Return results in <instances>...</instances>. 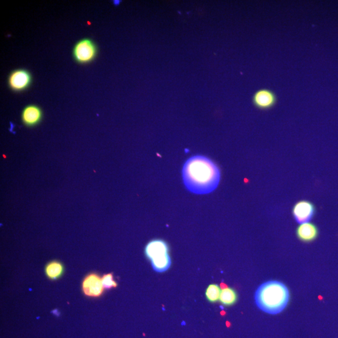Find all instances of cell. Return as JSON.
<instances>
[{
  "label": "cell",
  "mask_w": 338,
  "mask_h": 338,
  "mask_svg": "<svg viewBox=\"0 0 338 338\" xmlns=\"http://www.w3.org/2000/svg\"><path fill=\"white\" fill-rule=\"evenodd\" d=\"M104 290L101 277L96 273H90L83 280V293L88 297L99 298L103 295Z\"/></svg>",
  "instance_id": "4"
},
{
  "label": "cell",
  "mask_w": 338,
  "mask_h": 338,
  "mask_svg": "<svg viewBox=\"0 0 338 338\" xmlns=\"http://www.w3.org/2000/svg\"><path fill=\"white\" fill-rule=\"evenodd\" d=\"M97 52V46L94 41L90 38H84L75 44L73 56L78 63L87 64L95 59Z\"/></svg>",
  "instance_id": "3"
},
{
  "label": "cell",
  "mask_w": 338,
  "mask_h": 338,
  "mask_svg": "<svg viewBox=\"0 0 338 338\" xmlns=\"http://www.w3.org/2000/svg\"><path fill=\"white\" fill-rule=\"evenodd\" d=\"M238 294L233 288H227L223 289L221 291L219 301L223 305L226 306H232L238 301Z\"/></svg>",
  "instance_id": "12"
},
{
  "label": "cell",
  "mask_w": 338,
  "mask_h": 338,
  "mask_svg": "<svg viewBox=\"0 0 338 338\" xmlns=\"http://www.w3.org/2000/svg\"><path fill=\"white\" fill-rule=\"evenodd\" d=\"M318 229L316 225L311 222L301 223L296 230V235L301 241L309 243L318 238Z\"/></svg>",
  "instance_id": "10"
},
{
  "label": "cell",
  "mask_w": 338,
  "mask_h": 338,
  "mask_svg": "<svg viewBox=\"0 0 338 338\" xmlns=\"http://www.w3.org/2000/svg\"><path fill=\"white\" fill-rule=\"evenodd\" d=\"M102 284L104 288L106 290L116 288L118 287V284L115 280L114 279L113 273H108V274H104L101 277Z\"/></svg>",
  "instance_id": "15"
},
{
  "label": "cell",
  "mask_w": 338,
  "mask_h": 338,
  "mask_svg": "<svg viewBox=\"0 0 338 338\" xmlns=\"http://www.w3.org/2000/svg\"><path fill=\"white\" fill-rule=\"evenodd\" d=\"M43 111L39 106L30 105L23 109L22 114V121L27 127H34L38 125L42 120Z\"/></svg>",
  "instance_id": "9"
},
{
  "label": "cell",
  "mask_w": 338,
  "mask_h": 338,
  "mask_svg": "<svg viewBox=\"0 0 338 338\" xmlns=\"http://www.w3.org/2000/svg\"><path fill=\"white\" fill-rule=\"evenodd\" d=\"M290 294L287 286L277 280L262 284L255 293V302L262 311L270 314L281 313L290 301Z\"/></svg>",
  "instance_id": "2"
},
{
  "label": "cell",
  "mask_w": 338,
  "mask_h": 338,
  "mask_svg": "<svg viewBox=\"0 0 338 338\" xmlns=\"http://www.w3.org/2000/svg\"><path fill=\"white\" fill-rule=\"evenodd\" d=\"M316 207L313 203L308 201H299L294 205L293 214L296 222L299 223L309 222L314 217Z\"/></svg>",
  "instance_id": "7"
},
{
  "label": "cell",
  "mask_w": 338,
  "mask_h": 338,
  "mask_svg": "<svg viewBox=\"0 0 338 338\" xmlns=\"http://www.w3.org/2000/svg\"><path fill=\"white\" fill-rule=\"evenodd\" d=\"M183 179L186 189L192 193H211L219 186L220 171L210 158L194 155L187 159L183 166Z\"/></svg>",
  "instance_id": "1"
},
{
  "label": "cell",
  "mask_w": 338,
  "mask_h": 338,
  "mask_svg": "<svg viewBox=\"0 0 338 338\" xmlns=\"http://www.w3.org/2000/svg\"><path fill=\"white\" fill-rule=\"evenodd\" d=\"M32 82L30 73L24 69L12 72L9 77V86L15 92H22L27 89Z\"/></svg>",
  "instance_id": "6"
},
{
  "label": "cell",
  "mask_w": 338,
  "mask_h": 338,
  "mask_svg": "<svg viewBox=\"0 0 338 338\" xmlns=\"http://www.w3.org/2000/svg\"><path fill=\"white\" fill-rule=\"evenodd\" d=\"M252 101L255 107L259 110H267L274 107L277 103V97L273 91L262 88L254 93Z\"/></svg>",
  "instance_id": "5"
},
{
  "label": "cell",
  "mask_w": 338,
  "mask_h": 338,
  "mask_svg": "<svg viewBox=\"0 0 338 338\" xmlns=\"http://www.w3.org/2000/svg\"><path fill=\"white\" fill-rule=\"evenodd\" d=\"M168 251L167 243L162 239H154V240L150 241L145 248V256L151 261L165 256L168 254Z\"/></svg>",
  "instance_id": "8"
},
{
  "label": "cell",
  "mask_w": 338,
  "mask_h": 338,
  "mask_svg": "<svg viewBox=\"0 0 338 338\" xmlns=\"http://www.w3.org/2000/svg\"><path fill=\"white\" fill-rule=\"evenodd\" d=\"M220 293V288L219 286L212 284L209 285L207 288L205 296L210 303H216L218 300H219Z\"/></svg>",
  "instance_id": "14"
},
{
  "label": "cell",
  "mask_w": 338,
  "mask_h": 338,
  "mask_svg": "<svg viewBox=\"0 0 338 338\" xmlns=\"http://www.w3.org/2000/svg\"><path fill=\"white\" fill-rule=\"evenodd\" d=\"M152 265L153 270H155V271L158 272L166 271L170 268L171 265V259L169 254L152 260Z\"/></svg>",
  "instance_id": "13"
},
{
  "label": "cell",
  "mask_w": 338,
  "mask_h": 338,
  "mask_svg": "<svg viewBox=\"0 0 338 338\" xmlns=\"http://www.w3.org/2000/svg\"><path fill=\"white\" fill-rule=\"evenodd\" d=\"M64 267L63 264L58 261H52L45 267V274L49 279L57 280L63 274Z\"/></svg>",
  "instance_id": "11"
}]
</instances>
